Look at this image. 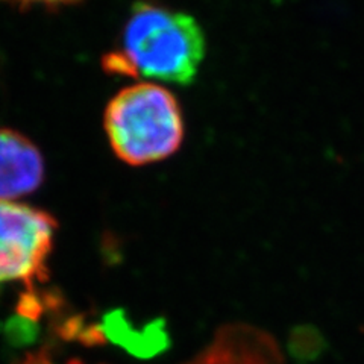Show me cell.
I'll use <instances>...</instances> for the list:
<instances>
[{
  "label": "cell",
  "instance_id": "obj_4",
  "mask_svg": "<svg viewBox=\"0 0 364 364\" xmlns=\"http://www.w3.org/2000/svg\"><path fill=\"white\" fill-rule=\"evenodd\" d=\"M46 173L44 156L25 134L0 128V200L18 202L37 191Z\"/></svg>",
  "mask_w": 364,
  "mask_h": 364
},
{
  "label": "cell",
  "instance_id": "obj_1",
  "mask_svg": "<svg viewBox=\"0 0 364 364\" xmlns=\"http://www.w3.org/2000/svg\"><path fill=\"white\" fill-rule=\"evenodd\" d=\"M205 48L203 32L190 14L139 2L124 23L119 50L102 64L108 73L187 85L195 81Z\"/></svg>",
  "mask_w": 364,
  "mask_h": 364
},
{
  "label": "cell",
  "instance_id": "obj_3",
  "mask_svg": "<svg viewBox=\"0 0 364 364\" xmlns=\"http://www.w3.org/2000/svg\"><path fill=\"white\" fill-rule=\"evenodd\" d=\"M58 223L44 210L0 200V286L21 284L32 294L49 277Z\"/></svg>",
  "mask_w": 364,
  "mask_h": 364
},
{
  "label": "cell",
  "instance_id": "obj_2",
  "mask_svg": "<svg viewBox=\"0 0 364 364\" xmlns=\"http://www.w3.org/2000/svg\"><path fill=\"white\" fill-rule=\"evenodd\" d=\"M104 128L114 155L134 167L164 161L179 151L186 136L178 99L156 82L134 84L112 96Z\"/></svg>",
  "mask_w": 364,
  "mask_h": 364
},
{
  "label": "cell",
  "instance_id": "obj_8",
  "mask_svg": "<svg viewBox=\"0 0 364 364\" xmlns=\"http://www.w3.org/2000/svg\"><path fill=\"white\" fill-rule=\"evenodd\" d=\"M18 364H60V363H56L48 350L41 349L37 352H29V354H26V357L23 358ZM64 364H84V363L77 360H70Z\"/></svg>",
  "mask_w": 364,
  "mask_h": 364
},
{
  "label": "cell",
  "instance_id": "obj_5",
  "mask_svg": "<svg viewBox=\"0 0 364 364\" xmlns=\"http://www.w3.org/2000/svg\"><path fill=\"white\" fill-rule=\"evenodd\" d=\"M188 364H282L272 338L246 326L223 329L213 345Z\"/></svg>",
  "mask_w": 364,
  "mask_h": 364
},
{
  "label": "cell",
  "instance_id": "obj_6",
  "mask_svg": "<svg viewBox=\"0 0 364 364\" xmlns=\"http://www.w3.org/2000/svg\"><path fill=\"white\" fill-rule=\"evenodd\" d=\"M325 341L316 328H296L290 337V350L299 361H311L323 350Z\"/></svg>",
  "mask_w": 364,
  "mask_h": 364
},
{
  "label": "cell",
  "instance_id": "obj_7",
  "mask_svg": "<svg viewBox=\"0 0 364 364\" xmlns=\"http://www.w3.org/2000/svg\"><path fill=\"white\" fill-rule=\"evenodd\" d=\"M8 5L18 9H32V8H46V9H58L64 6H72L82 0H4Z\"/></svg>",
  "mask_w": 364,
  "mask_h": 364
}]
</instances>
